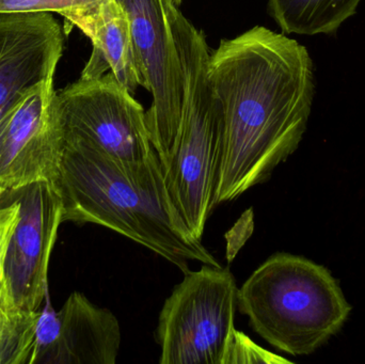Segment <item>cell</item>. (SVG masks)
Masks as SVG:
<instances>
[{
	"label": "cell",
	"mask_w": 365,
	"mask_h": 364,
	"mask_svg": "<svg viewBox=\"0 0 365 364\" xmlns=\"http://www.w3.org/2000/svg\"><path fill=\"white\" fill-rule=\"evenodd\" d=\"M362 0H268V12L284 33H336Z\"/></svg>",
	"instance_id": "4fadbf2b"
},
{
	"label": "cell",
	"mask_w": 365,
	"mask_h": 364,
	"mask_svg": "<svg viewBox=\"0 0 365 364\" xmlns=\"http://www.w3.org/2000/svg\"><path fill=\"white\" fill-rule=\"evenodd\" d=\"M64 140L78 141L126 162L156 155L143 105L109 72L57 91Z\"/></svg>",
	"instance_id": "8992f818"
},
{
	"label": "cell",
	"mask_w": 365,
	"mask_h": 364,
	"mask_svg": "<svg viewBox=\"0 0 365 364\" xmlns=\"http://www.w3.org/2000/svg\"><path fill=\"white\" fill-rule=\"evenodd\" d=\"M41 307L36 327L34 350L29 364H58L61 323L51 303L49 292Z\"/></svg>",
	"instance_id": "9a60e30c"
},
{
	"label": "cell",
	"mask_w": 365,
	"mask_h": 364,
	"mask_svg": "<svg viewBox=\"0 0 365 364\" xmlns=\"http://www.w3.org/2000/svg\"><path fill=\"white\" fill-rule=\"evenodd\" d=\"M19 203V218L6 248L4 273L19 307L40 311L48 293V266L62 219L56 183L36 182L2 192Z\"/></svg>",
	"instance_id": "9c48e42d"
},
{
	"label": "cell",
	"mask_w": 365,
	"mask_h": 364,
	"mask_svg": "<svg viewBox=\"0 0 365 364\" xmlns=\"http://www.w3.org/2000/svg\"><path fill=\"white\" fill-rule=\"evenodd\" d=\"M237 309L267 343L308 356L327 343L351 314L329 271L302 256L276 254L238 288Z\"/></svg>",
	"instance_id": "277c9868"
},
{
	"label": "cell",
	"mask_w": 365,
	"mask_h": 364,
	"mask_svg": "<svg viewBox=\"0 0 365 364\" xmlns=\"http://www.w3.org/2000/svg\"><path fill=\"white\" fill-rule=\"evenodd\" d=\"M207 77L222 115L217 207L267 182L298 149L317 81L307 47L262 26L221 41Z\"/></svg>",
	"instance_id": "6da1fadb"
},
{
	"label": "cell",
	"mask_w": 365,
	"mask_h": 364,
	"mask_svg": "<svg viewBox=\"0 0 365 364\" xmlns=\"http://www.w3.org/2000/svg\"><path fill=\"white\" fill-rule=\"evenodd\" d=\"M175 6H179L182 4V0H171Z\"/></svg>",
	"instance_id": "d6986e66"
},
{
	"label": "cell",
	"mask_w": 365,
	"mask_h": 364,
	"mask_svg": "<svg viewBox=\"0 0 365 364\" xmlns=\"http://www.w3.org/2000/svg\"><path fill=\"white\" fill-rule=\"evenodd\" d=\"M173 28L184 78L182 113L175 130L153 147L178 212L189 232L202 241L206 222L216 209L222 115L208 81L210 53L203 32L179 9L173 14Z\"/></svg>",
	"instance_id": "3957f363"
},
{
	"label": "cell",
	"mask_w": 365,
	"mask_h": 364,
	"mask_svg": "<svg viewBox=\"0 0 365 364\" xmlns=\"http://www.w3.org/2000/svg\"><path fill=\"white\" fill-rule=\"evenodd\" d=\"M19 218V203L0 194V277L4 275L6 248Z\"/></svg>",
	"instance_id": "ac0fdd59"
},
{
	"label": "cell",
	"mask_w": 365,
	"mask_h": 364,
	"mask_svg": "<svg viewBox=\"0 0 365 364\" xmlns=\"http://www.w3.org/2000/svg\"><path fill=\"white\" fill-rule=\"evenodd\" d=\"M130 21L141 87L153 96L147 111L152 145L166 139L181 118L184 78L173 34L171 0H117Z\"/></svg>",
	"instance_id": "ba28073f"
},
{
	"label": "cell",
	"mask_w": 365,
	"mask_h": 364,
	"mask_svg": "<svg viewBox=\"0 0 365 364\" xmlns=\"http://www.w3.org/2000/svg\"><path fill=\"white\" fill-rule=\"evenodd\" d=\"M58 364H115L121 346L117 316L92 303L83 293L68 296L59 312Z\"/></svg>",
	"instance_id": "7c38bea8"
},
{
	"label": "cell",
	"mask_w": 365,
	"mask_h": 364,
	"mask_svg": "<svg viewBox=\"0 0 365 364\" xmlns=\"http://www.w3.org/2000/svg\"><path fill=\"white\" fill-rule=\"evenodd\" d=\"M62 219L110 229L189 271V262L221 266L189 232L165 181L158 154L141 162H126L100 150L64 140L56 182Z\"/></svg>",
	"instance_id": "7a4b0ae2"
},
{
	"label": "cell",
	"mask_w": 365,
	"mask_h": 364,
	"mask_svg": "<svg viewBox=\"0 0 365 364\" xmlns=\"http://www.w3.org/2000/svg\"><path fill=\"white\" fill-rule=\"evenodd\" d=\"M64 150L53 78L36 85L0 118V194L56 183Z\"/></svg>",
	"instance_id": "52a82bcc"
},
{
	"label": "cell",
	"mask_w": 365,
	"mask_h": 364,
	"mask_svg": "<svg viewBox=\"0 0 365 364\" xmlns=\"http://www.w3.org/2000/svg\"><path fill=\"white\" fill-rule=\"evenodd\" d=\"M184 275L160 311V363L222 364L235 331V278L229 269L207 264Z\"/></svg>",
	"instance_id": "5b68a950"
},
{
	"label": "cell",
	"mask_w": 365,
	"mask_h": 364,
	"mask_svg": "<svg viewBox=\"0 0 365 364\" xmlns=\"http://www.w3.org/2000/svg\"><path fill=\"white\" fill-rule=\"evenodd\" d=\"M64 36L53 13H0V118L53 78Z\"/></svg>",
	"instance_id": "30bf717a"
},
{
	"label": "cell",
	"mask_w": 365,
	"mask_h": 364,
	"mask_svg": "<svg viewBox=\"0 0 365 364\" xmlns=\"http://www.w3.org/2000/svg\"><path fill=\"white\" fill-rule=\"evenodd\" d=\"M38 313L17 305L4 273L0 277V364H29Z\"/></svg>",
	"instance_id": "5bb4252c"
},
{
	"label": "cell",
	"mask_w": 365,
	"mask_h": 364,
	"mask_svg": "<svg viewBox=\"0 0 365 364\" xmlns=\"http://www.w3.org/2000/svg\"><path fill=\"white\" fill-rule=\"evenodd\" d=\"M230 363H292L255 344L242 331H234L222 364Z\"/></svg>",
	"instance_id": "2e32d148"
},
{
	"label": "cell",
	"mask_w": 365,
	"mask_h": 364,
	"mask_svg": "<svg viewBox=\"0 0 365 364\" xmlns=\"http://www.w3.org/2000/svg\"><path fill=\"white\" fill-rule=\"evenodd\" d=\"M101 0H0V13L48 12L63 15Z\"/></svg>",
	"instance_id": "e0dca14e"
},
{
	"label": "cell",
	"mask_w": 365,
	"mask_h": 364,
	"mask_svg": "<svg viewBox=\"0 0 365 364\" xmlns=\"http://www.w3.org/2000/svg\"><path fill=\"white\" fill-rule=\"evenodd\" d=\"M91 40V57L81 78H98L110 71L118 81L134 95L141 87L132 31L128 15L117 0H101L81 10L62 15Z\"/></svg>",
	"instance_id": "8fae6325"
}]
</instances>
